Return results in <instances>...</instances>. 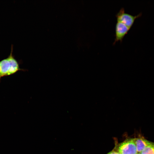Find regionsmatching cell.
<instances>
[{
  "label": "cell",
  "instance_id": "cell-4",
  "mask_svg": "<svg viewBox=\"0 0 154 154\" xmlns=\"http://www.w3.org/2000/svg\"><path fill=\"white\" fill-rule=\"evenodd\" d=\"M130 29L124 24L117 22L115 26V38L113 43V44H115L118 41L121 42Z\"/></svg>",
  "mask_w": 154,
  "mask_h": 154
},
{
  "label": "cell",
  "instance_id": "cell-1",
  "mask_svg": "<svg viewBox=\"0 0 154 154\" xmlns=\"http://www.w3.org/2000/svg\"><path fill=\"white\" fill-rule=\"evenodd\" d=\"M13 50L12 45L9 55L0 61V82L3 77L12 75L19 70H25L20 68L18 62L13 55Z\"/></svg>",
  "mask_w": 154,
  "mask_h": 154
},
{
  "label": "cell",
  "instance_id": "cell-2",
  "mask_svg": "<svg viewBox=\"0 0 154 154\" xmlns=\"http://www.w3.org/2000/svg\"><path fill=\"white\" fill-rule=\"evenodd\" d=\"M141 13L137 15L133 16L126 13L123 8H122L116 14V17L117 22L121 23L131 28L133 26L135 20L141 17Z\"/></svg>",
  "mask_w": 154,
  "mask_h": 154
},
{
  "label": "cell",
  "instance_id": "cell-6",
  "mask_svg": "<svg viewBox=\"0 0 154 154\" xmlns=\"http://www.w3.org/2000/svg\"><path fill=\"white\" fill-rule=\"evenodd\" d=\"M140 153L141 154H154V143L147 146Z\"/></svg>",
  "mask_w": 154,
  "mask_h": 154
},
{
  "label": "cell",
  "instance_id": "cell-8",
  "mask_svg": "<svg viewBox=\"0 0 154 154\" xmlns=\"http://www.w3.org/2000/svg\"><path fill=\"white\" fill-rule=\"evenodd\" d=\"M138 154H141L140 153H138Z\"/></svg>",
  "mask_w": 154,
  "mask_h": 154
},
{
  "label": "cell",
  "instance_id": "cell-5",
  "mask_svg": "<svg viewBox=\"0 0 154 154\" xmlns=\"http://www.w3.org/2000/svg\"><path fill=\"white\" fill-rule=\"evenodd\" d=\"M133 139L136 145L138 153H141L145 147L153 143L143 137H140Z\"/></svg>",
  "mask_w": 154,
  "mask_h": 154
},
{
  "label": "cell",
  "instance_id": "cell-3",
  "mask_svg": "<svg viewBox=\"0 0 154 154\" xmlns=\"http://www.w3.org/2000/svg\"><path fill=\"white\" fill-rule=\"evenodd\" d=\"M116 152L120 154H138L133 139H127L116 147Z\"/></svg>",
  "mask_w": 154,
  "mask_h": 154
},
{
  "label": "cell",
  "instance_id": "cell-7",
  "mask_svg": "<svg viewBox=\"0 0 154 154\" xmlns=\"http://www.w3.org/2000/svg\"><path fill=\"white\" fill-rule=\"evenodd\" d=\"M107 154H120L118 152L115 151H112L108 153Z\"/></svg>",
  "mask_w": 154,
  "mask_h": 154
}]
</instances>
